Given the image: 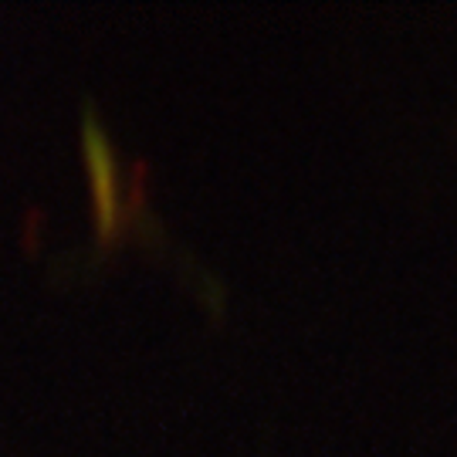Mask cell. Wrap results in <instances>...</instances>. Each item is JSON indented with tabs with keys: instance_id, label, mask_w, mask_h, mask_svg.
<instances>
[{
	"instance_id": "cell-1",
	"label": "cell",
	"mask_w": 457,
	"mask_h": 457,
	"mask_svg": "<svg viewBox=\"0 0 457 457\" xmlns=\"http://www.w3.org/2000/svg\"><path fill=\"white\" fill-rule=\"evenodd\" d=\"M85 153H88V170L96 183V207H98V228L119 230V166L112 163V149L96 115L85 112Z\"/></svg>"
}]
</instances>
